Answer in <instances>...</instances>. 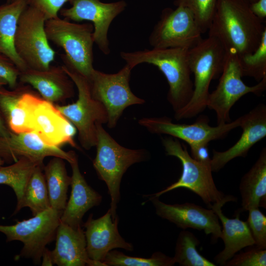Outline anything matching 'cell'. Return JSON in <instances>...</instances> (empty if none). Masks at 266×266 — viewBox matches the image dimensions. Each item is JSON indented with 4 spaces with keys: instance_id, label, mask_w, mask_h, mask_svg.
Returning a JSON list of instances; mask_svg holds the SVG:
<instances>
[{
    "instance_id": "60d3db41",
    "label": "cell",
    "mask_w": 266,
    "mask_h": 266,
    "mask_svg": "<svg viewBox=\"0 0 266 266\" xmlns=\"http://www.w3.org/2000/svg\"><path fill=\"white\" fill-rule=\"evenodd\" d=\"M7 85V82L4 79L0 77V88Z\"/></svg>"
},
{
    "instance_id": "7c38bea8",
    "label": "cell",
    "mask_w": 266,
    "mask_h": 266,
    "mask_svg": "<svg viewBox=\"0 0 266 266\" xmlns=\"http://www.w3.org/2000/svg\"><path fill=\"white\" fill-rule=\"evenodd\" d=\"M202 33L192 12L186 7H166L148 38L154 48H180L190 49L202 39Z\"/></svg>"
},
{
    "instance_id": "d6a6232c",
    "label": "cell",
    "mask_w": 266,
    "mask_h": 266,
    "mask_svg": "<svg viewBox=\"0 0 266 266\" xmlns=\"http://www.w3.org/2000/svg\"><path fill=\"white\" fill-rule=\"evenodd\" d=\"M218 0H175L176 6L187 8L193 13L202 33L207 32Z\"/></svg>"
},
{
    "instance_id": "4316f807",
    "label": "cell",
    "mask_w": 266,
    "mask_h": 266,
    "mask_svg": "<svg viewBox=\"0 0 266 266\" xmlns=\"http://www.w3.org/2000/svg\"><path fill=\"white\" fill-rule=\"evenodd\" d=\"M64 160L53 157L43 167L50 206L63 211L67 203V191L71 182Z\"/></svg>"
},
{
    "instance_id": "30bf717a",
    "label": "cell",
    "mask_w": 266,
    "mask_h": 266,
    "mask_svg": "<svg viewBox=\"0 0 266 266\" xmlns=\"http://www.w3.org/2000/svg\"><path fill=\"white\" fill-rule=\"evenodd\" d=\"M238 56L233 50L226 51V59L219 83L209 93L207 107L215 111L217 124L230 122V110L242 97L253 93L262 95L266 89V76L252 86L246 85L243 80Z\"/></svg>"
},
{
    "instance_id": "d6986e66",
    "label": "cell",
    "mask_w": 266,
    "mask_h": 266,
    "mask_svg": "<svg viewBox=\"0 0 266 266\" xmlns=\"http://www.w3.org/2000/svg\"><path fill=\"white\" fill-rule=\"evenodd\" d=\"M118 222V217L113 220L109 209L98 219H93V214L89 216L82 226L85 228L86 249L90 259L103 263L107 253L114 249L133 251L132 244L120 234Z\"/></svg>"
},
{
    "instance_id": "7402d4cb",
    "label": "cell",
    "mask_w": 266,
    "mask_h": 266,
    "mask_svg": "<svg viewBox=\"0 0 266 266\" xmlns=\"http://www.w3.org/2000/svg\"><path fill=\"white\" fill-rule=\"evenodd\" d=\"M54 249L51 251L53 264L58 266H105L91 260L86 249V240L82 227L74 229L60 222L56 233Z\"/></svg>"
},
{
    "instance_id": "d4e9b609",
    "label": "cell",
    "mask_w": 266,
    "mask_h": 266,
    "mask_svg": "<svg viewBox=\"0 0 266 266\" xmlns=\"http://www.w3.org/2000/svg\"><path fill=\"white\" fill-rule=\"evenodd\" d=\"M242 207L239 212L252 207L266 208V148L249 170L242 177L239 184Z\"/></svg>"
},
{
    "instance_id": "cb8c5ba5",
    "label": "cell",
    "mask_w": 266,
    "mask_h": 266,
    "mask_svg": "<svg viewBox=\"0 0 266 266\" xmlns=\"http://www.w3.org/2000/svg\"><path fill=\"white\" fill-rule=\"evenodd\" d=\"M224 205L223 203H217L211 208L222 225L221 238L224 241V248L214 258L215 262L220 266H225L228 261L242 249L255 244L247 222L239 219L240 212H238L234 218H229L222 212Z\"/></svg>"
},
{
    "instance_id": "277c9868",
    "label": "cell",
    "mask_w": 266,
    "mask_h": 266,
    "mask_svg": "<svg viewBox=\"0 0 266 266\" xmlns=\"http://www.w3.org/2000/svg\"><path fill=\"white\" fill-rule=\"evenodd\" d=\"M96 156L93 166L98 177L106 184L111 202L112 218L117 217L116 210L120 198L122 177L132 165L146 160L148 152L143 149H132L119 144L104 130L102 124H97Z\"/></svg>"
},
{
    "instance_id": "83f0119b",
    "label": "cell",
    "mask_w": 266,
    "mask_h": 266,
    "mask_svg": "<svg viewBox=\"0 0 266 266\" xmlns=\"http://www.w3.org/2000/svg\"><path fill=\"white\" fill-rule=\"evenodd\" d=\"M43 167V165H38L35 167L21 199L17 201L13 215L25 207L30 209L33 216L51 207Z\"/></svg>"
},
{
    "instance_id": "d590c367",
    "label": "cell",
    "mask_w": 266,
    "mask_h": 266,
    "mask_svg": "<svg viewBox=\"0 0 266 266\" xmlns=\"http://www.w3.org/2000/svg\"><path fill=\"white\" fill-rule=\"evenodd\" d=\"M28 6L43 14L46 20L58 17V13L68 0H25Z\"/></svg>"
},
{
    "instance_id": "2e32d148",
    "label": "cell",
    "mask_w": 266,
    "mask_h": 266,
    "mask_svg": "<svg viewBox=\"0 0 266 266\" xmlns=\"http://www.w3.org/2000/svg\"><path fill=\"white\" fill-rule=\"evenodd\" d=\"M42 99L28 84L19 82L10 90L0 88V112L7 128L17 133L33 132L32 116Z\"/></svg>"
},
{
    "instance_id": "5b68a950",
    "label": "cell",
    "mask_w": 266,
    "mask_h": 266,
    "mask_svg": "<svg viewBox=\"0 0 266 266\" xmlns=\"http://www.w3.org/2000/svg\"><path fill=\"white\" fill-rule=\"evenodd\" d=\"M166 154L178 158L182 166L179 179L166 189L152 195H162L178 188H185L198 195L208 208L215 204L235 201L236 198L226 195L217 188L214 183L210 161H200L189 155L187 148L177 138L166 137L162 139Z\"/></svg>"
},
{
    "instance_id": "7bdbcfd3",
    "label": "cell",
    "mask_w": 266,
    "mask_h": 266,
    "mask_svg": "<svg viewBox=\"0 0 266 266\" xmlns=\"http://www.w3.org/2000/svg\"><path fill=\"white\" fill-rule=\"evenodd\" d=\"M4 164L3 162L0 160V166H2Z\"/></svg>"
},
{
    "instance_id": "836d02e7",
    "label": "cell",
    "mask_w": 266,
    "mask_h": 266,
    "mask_svg": "<svg viewBox=\"0 0 266 266\" xmlns=\"http://www.w3.org/2000/svg\"><path fill=\"white\" fill-rule=\"evenodd\" d=\"M247 223L250 230L256 247L266 249V216L259 210V207L248 209Z\"/></svg>"
},
{
    "instance_id": "8d00e7d4",
    "label": "cell",
    "mask_w": 266,
    "mask_h": 266,
    "mask_svg": "<svg viewBox=\"0 0 266 266\" xmlns=\"http://www.w3.org/2000/svg\"><path fill=\"white\" fill-rule=\"evenodd\" d=\"M20 70L8 57L0 53V77L4 79L11 89L18 84Z\"/></svg>"
},
{
    "instance_id": "3957f363",
    "label": "cell",
    "mask_w": 266,
    "mask_h": 266,
    "mask_svg": "<svg viewBox=\"0 0 266 266\" xmlns=\"http://www.w3.org/2000/svg\"><path fill=\"white\" fill-rule=\"evenodd\" d=\"M226 51L215 38L208 36L189 49L190 67L194 75V91L188 103L174 112L177 120L196 116L207 107L209 89L212 80L221 73Z\"/></svg>"
},
{
    "instance_id": "ba28073f",
    "label": "cell",
    "mask_w": 266,
    "mask_h": 266,
    "mask_svg": "<svg viewBox=\"0 0 266 266\" xmlns=\"http://www.w3.org/2000/svg\"><path fill=\"white\" fill-rule=\"evenodd\" d=\"M63 212L50 207L29 219L17 221L14 225H0V232L6 236L7 242L23 243L18 258L30 259L39 265L46 245L56 238Z\"/></svg>"
},
{
    "instance_id": "f1b7e54d",
    "label": "cell",
    "mask_w": 266,
    "mask_h": 266,
    "mask_svg": "<svg viewBox=\"0 0 266 266\" xmlns=\"http://www.w3.org/2000/svg\"><path fill=\"white\" fill-rule=\"evenodd\" d=\"M43 165L28 158L23 157L9 166H0V184L10 187L18 201L35 167Z\"/></svg>"
},
{
    "instance_id": "7a4b0ae2",
    "label": "cell",
    "mask_w": 266,
    "mask_h": 266,
    "mask_svg": "<svg viewBox=\"0 0 266 266\" xmlns=\"http://www.w3.org/2000/svg\"><path fill=\"white\" fill-rule=\"evenodd\" d=\"M188 51L180 48H152L133 52L122 51L120 55L126 64L133 69L142 63L158 68L167 81V99L176 112L188 103L193 93Z\"/></svg>"
},
{
    "instance_id": "ee69618b",
    "label": "cell",
    "mask_w": 266,
    "mask_h": 266,
    "mask_svg": "<svg viewBox=\"0 0 266 266\" xmlns=\"http://www.w3.org/2000/svg\"><path fill=\"white\" fill-rule=\"evenodd\" d=\"M12 0H6V2L7 3H9L10 2H11Z\"/></svg>"
},
{
    "instance_id": "f546056e",
    "label": "cell",
    "mask_w": 266,
    "mask_h": 266,
    "mask_svg": "<svg viewBox=\"0 0 266 266\" xmlns=\"http://www.w3.org/2000/svg\"><path fill=\"white\" fill-rule=\"evenodd\" d=\"M200 243L199 239L192 233L183 230L180 232L176 243L175 263L181 266H215L197 250Z\"/></svg>"
},
{
    "instance_id": "4dcf8cb0",
    "label": "cell",
    "mask_w": 266,
    "mask_h": 266,
    "mask_svg": "<svg viewBox=\"0 0 266 266\" xmlns=\"http://www.w3.org/2000/svg\"><path fill=\"white\" fill-rule=\"evenodd\" d=\"M103 263L105 266H172L175 264L173 257L161 252H156L150 258H145L127 256L116 250L107 253Z\"/></svg>"
},
{
    "instance_id": "4fadbf2b",
    "label": "cell",
    "mask_w": 266,
    "mask_h": 266,
    "mask_svg": "<svg viewBox=\"0 0 266 266\" xmlns=\"http://www.w3.org/2000/svg\"><path fill=\"white\" fill-rule=\"evenodd\" d=\"M209 123V118L205 115L200 116L191 124L174 123L167 117H144L138 120V124L149 132L180 139L192 148L208 145L211 141L225 137L232 130L239 127L240 117L233 121L214 127Z\"/></svg>"
},
{
    "instance_id": "e0dca14e",
    "label": "cell",
    "mask_w": 266,
    "mask_h": 266,
    "mask_svg": "<svg viewBox=\"0 0 266 266\" xmlns=\"http://www.w3.org/2000/svg\"><path fill=\"white\" fill-rule=\"evenodd\" d=\"M49 156L60 157L69 163L77 157L73 151H65L46 144L34 132L0 135V160L4 163L11 164L25 157L43 164L44 159Z\"/></svg>"
},
{
    "instance_id": "484cf974",
    "label": "cell",
    "mask_w": 266,
    "mask_h": 266,
    "mask_svg": "<svg viewBox=\"0 0 266 266\" xmlns=\"http://www.w3.org/2000/svg\"><path fill=\"white\" fill-rule=\"evenodd\" d=\"M27 6L25 0L0 5V53L10 59L20 71L28 67L16 53L14 37L20 16Z\"/></svg>"
},
{
    "instance_id": "ac0fdd59",
    "label": "cell",
    "mask_w": 266,
    "mask_h": 266,
    "mask_svg": "<svg viewBox=\"0 0 266 266\" xmlns=\"http://www.w3.org/2000/svg\"><path fill=\"white\" fill-rule=\"evenodd\" d=\"M242 133L237 141L224 151L213 150L210 164L212 172H218L232 160L245 157L249 150L266 136V105L261 103L240 117Z\"/></svg>"
},
{
    "instance_id": "9c48e42d",
    "label": "cell",
    "mask_w": 266,
    "mask_h": 266,
    "mask_svg": "<svg viewBox=\"0 0 266 266\" xmlns=\"http://www.w3.org/2000/svg\"><path fill=\"white\" fill-rule=\"evenodd\" d=\"M46 19L42 13L28 6L19 19L14 37L17 54L28 68L46 70L54 60L45 31Z\"/></svg>"
},
{
    "instance_id": "52a82bcc",
    "label": "cell",
    "mask_w": 266,
    "mask_h": 266,
    "mask_svg": "<svg viewBox=\"0 0 266 266\" xmlns=\"http://www.w3.org/2000/svg\"><path fill=\"white\" fill-rule=\"evenodd\" d=\"M94 30L91 23L79 24L59 16L45 23L48 40L65 51L61 57L88 79L94 69Z\"/></svg>"
},
{
    "instance_id": "1f68e13d",
    "label": "cell",
    "mask_w": 266,
    "mask_h": 266,
    "mask_svg": "<svg viewBox=\"0 0 266 266\" xmlns=\"http://www.w3.org/2000/svg\"><path fill=\"white\" fill-rule=\"evenodd\" d=\"M238 60L242 76L252 77L258 82L266 76V31L257 49L238 56Z\"/></svg>"
},
{
    "instance_id": "8fae6325",
    "label": "cell",
    "mask_w": 266,
    "mask_h": 266,
    "mask_svg": "<svg viewBox=\"0 0 266 266\" xmlns=\"http://www.w3.org/2000/svg\"><path fill=\"white\" fill-rule=\"evenodd\" d=\"M132 69L127 64L113 74L94 68L89 79L92 96L105 108L108 117L107 126L110 129L117 125L127 107L145 102L131 91L130 80Z\"/></svg>"
},
{
    "instance_id": "e575fe53",
    "label": "cell",
    "mask_w": 266,
    "mask_h": 266,
    "mask_svg": "<svg viewBox=\"0 0 266 266\" xmlns=\"http://www.w3.org/2000/svg\"><path fill=\"white\" fill-rule=\"evenodd\" d=\"M225 266H266V250L256 248L235 255Z\"/></svg>"
},
{
    "instance_id": "74e56055",
    "label": "cell",
    "mask_w": 266,
    "mask_h": 266,
    "mask_svg": "<svg viewBox=\"0 0 266 266\" xmlns=\"http://www.w3.org/2000/svg\"><path fill=\"white\" fill-rule=\"evenodd\" d=\"M251 10L258 18L264 21L266 18V0H257L250 4Z\"/></svg>"
},
{
    "instance_id": "9a60e30c",
    "label": "cell",
    "mask_w": 266,
    "mask_h": 266,
    "mask_svg": "<svg viewBox=\"0 0 266 266\" xmlns=\"http://www.w3.org/2000/svg\"><path fill=\"white\" fill-rule=\"evenodd\" d=\"M149 200L155 207L156 214L174 224L183 230L188 228L203 231L211 235L213 240L221 238L222 229L219 219L212 209H206L194 203L166 204L159 197L149 195Z\"/></svg>"
},
{
    "instance_id": "6da1fadb",
    "label": "cell",
    "mask_w": 266,
    "mask_h": 266,
    "mask_svg": "<svg viewBox=\"0 0 266 266\" xmlns=\"http://www.w3.org/2000/svg\"><path fill=\"white\" fill-rule=\"evenodd\" d=\"M242 0H218L208 29V36L216 38L226 51L238 56L251 53L259 46L266 27L264 20Z\"/></svg>"
},
{
    "instance_id": "f35d334b",
    "label": "cell",
    "mask_w": 266,
    "mask_h": 266,
    "mask_svg": "<svg viewBox=\"0 0 266 266\" xmlns=\"http://www.w3.org/2000/svg\"><path fill=\"white\" fill-rule=\"evenodd\" d=\"M41 259L42 262L41 264L42 266H51L54 265L52 258L51 251L49 250L46 247L43 250Z\"/></svg>"
},
{
    "instance_id": "ab89813d",
    "label": "cell",
    "mask_w": 266,
    "mask_h": 266,
    "mask_svg": "<svg viewBox=\"0 0 266 266\" xmlns=\"http://www.w3.org/2000/svg\"><path fill=\"white\" fill-rule=\"evenodd\" d=\"M11 132L6 126L0 112V135L6 137L10 135Z\"/></svg>"
},
{
    "instance_id": "ffe728a7",
    "label": "cell",
    "mask_w": 266,
    "mask_h": 266,
    "mask_svg": "<svg viewBox=\"0 0 266 266\" xmlns=\"http://www.w3.org/2000/svg\"><path fill=\"white\" fill-rule=\"evenodd\" d=\"M32 126L33 132L50 146L61 148L68 144L77 148L76 128L52 102L42 99L33 113Z\"/></svg>"
},
{
    "instance_id": "603a6c76",
    "label": "cell",
    "mask_w": 266,
    "mask_h": 266,
    "mask_svg": "<svg viewBox=\"0 0 266 266\" xmlns=\"http://www.w3.org/2000/svg\"><path fill=\"white\" fill-rule=\"evenodd\" d=\"M69 164L72 169L71 191L60 220L61 222L77 229L82 227L84 214L100 204L102 196L87 183L80 171L77 157Z\"/></svg>"
},
{
    "instance_id": "b9f144b4",
    "label": "cell",
    "mask_w": 266,
    "mask_h": 266,
    "mask_svg": "<svg viewBox=\"0 0 266 266\" xmlns=\"http://www.w3.org/2000/svg\"><path fill=\"white\" fill-rule=\"evenodd\" d=\"M243 0L248 3L249 4H251V3L256 2L257 0Z\"/></svg>"
},
{
    "instance_id": "5bb4252c",
    "label": "cell",
    "mask_w": 266,
    "mask_h": 266,
    "mask_svg": "<svg viewBox=\"0 0 266 266\" xmlns=\"http://www.w3.org/2000/svg\"><path fill=\"white\" fill-rule=\"evenodd\" d=\"M69 8H62L59 13L64 18L74 22L84 20L94 26V43L104 55L110 53L108 32L113 20L127 6L124 0L104 3L100 0H68Z\"/></svg>"
},
{
    "instance_id": "44dd1931",
    "label": "cell",
    "mask_w": 266,
    "mask_h": 266,
    "mask_svg": "<svg viewBox=\"0 0 266 266\" xmlns=\"http://www.w3.org/2000/svg\"><path fill=\"white\" fill-rule=\"evenodd\" d=\"M20 83L35 89L44 100L53 103L61 102L74 97V84L61 66L46 70L30 68L20 72Z\"/></svg>"
},
{
    "instance_id": "8992f818",
    "label": "cell",
    "mask_w": 266,
    "mask_h": 266,
    "mask_svg": "<svg viewBox=\"0 0 266 266\" xmlns=\"http://www.w3.org/2000/svg\"><path fill=\"white\" fill-rule=\"evenodd\" d=\"M61 59L62 67L77 88L78 99L72 103L56 106L76 128L81 146L89 150L96 145L97 124L107 123L108 114L103 104L92 97L89 79Z\"/></svg>"
}]
</instances>
